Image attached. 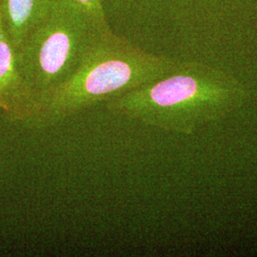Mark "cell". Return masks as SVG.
I'll return each instance as SVG.
<instances>
[{
  "label": "cell",
  "mask_w": 257,
  "mask_h": 257,
  "mask_svg": "<svg viewBox=\"0 0 257 257\" xmlns=\"http://www.w3.org/2000/svg\"><path fill=\"white\" fill-rule=\"evenodd\" d=\"M248 98L247 88L233 75L187 61L158 80L110 98L105 107L147 126L189 136L241 109Z\"/></svg>",
  "instance_id": "cell-1"
},
{
  "label": "cell",
  "mask_w": 257,
  "mask_h": 257,
  "mask_svg": "<svg viewBox=\"0 0 257 257\" xmlns=\"http://www.w3.org/2000/svg\"><path fill=\"white\" fill-rule=\"evenodd\" d=\"M179 62L103 33L74 74L43 94L31 127H53L75 114L173 73Z\"/></svg>",
  "instance_id": "cell-2"
},
{
  "label": "cell",
  "mask_w": 257,
  "mask_h": 257,
  "mask_svg": "<svg viewBox=\"0 0 257 257\" xmlns=\"http://www.w3.org/2000/svg\"><path fill=\"white\" fill-rule=\"evenodd\" d=\"M110 30L62 0L16 51L19 71L39 98L68 80L102 34Z\"/></svg>",
  "instance_id": "cell-3"
},
{
  "label": "cell",
  "mask_w": 257,
  "mask_h": 257,
  "mask_svg": "<svg viewBox=\"0 0 257 257\" xmlns=\"http://www.w3.org/2000/svg\"><path fill=\"white\" fill-rule=\"evenodd\" d=\"M37 108L38 97L19 71L17 53L0 8V110L12 121L31 125Z\"/></svg>",
  "instance_id": "cell-4"
},
{
  "label": "cell",
  "mask_w": 257,
  "mask_h": 257,
  "mask_svg": "<svg viewBox=\"0 0 257 257\" xmlns=\"http://www.w3.org/2000/svg\"><path fill=\"white\" fill-rule=\"evenodd\" d=\"M54 0H0L10 40L17 51L53 7Z\"/></svg>",
  "instance_id": "cell-5"
},
{
  "label": "cell",
  "mask_w": 257,
  "mask_h": 257,
  "mask_svg": "<svg viewBox=\"0 0 257 257\" xmlns=\"http://www.w3.org/2000/svg\"><path fill=\"white\" fill-rule=\"evenodd\" d=\"M68 4L81 11L89 18L93 19L99 25L108 27L110 26L106 19L104 11V0H62Z\"/></svg>",
  "instance_id": "cell-6"
}]
</instances>
